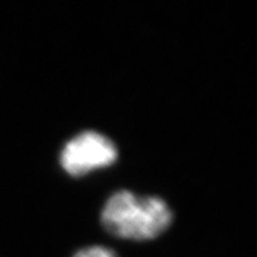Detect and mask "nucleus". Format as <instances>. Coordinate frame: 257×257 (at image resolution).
I'll return each mask as SVG.
<instances>
[{
	"mask_svg": "<svg viewBox=\"0 0 257 257\" xmlns=\"http://www.w3.org/2000/svg\"><path fill=\"white\" fill-rule=\"evenodd\" d=\"M117 160V149L110 139L97 132H83L66 143L60 163L70 176H83L107 167Z\"/></svg>",
	"mask_w": 257,
	"mask_h": 257,
	"instance_id": "nucleus-2",
	"label": "nucleus"
},
{
	"mask_svg": "<svg viewBox=\"0 0 257 257\" xmlns=\"http://www.w3.org/2000/svg\"><path fill=\"white\" fill-rule=\"evenodd\" d=\"M101 224L113 236L127 240H152L172 223V210L159 197H139L120 190L107 199L101 210Z\"/></svg>",
	"mask_w": 257,
	"mask_h": 257,
	"instance_id": "nucleus-1",
	"label": "nucleus"
},
{
	"mask_svg": "<svg viewBox=\"0 0 257 257\" xmlns=\"http://www.w3.org/2000/svg\"><path fill=\"white\" fill-rule=\"evenodd\" d=\"M73 257H117V254L110 248L103 246H92V247L82 248Z\"/></svg>",
	"mask_w": 257,
	"mask_h": 257,
	"instance_id": "nucleus-3",
	"label": "nucleus"
}]
</instances>
